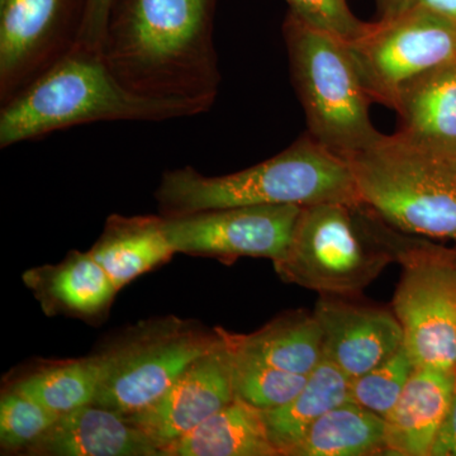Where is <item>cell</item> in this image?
Here are the masks:
<instances>
[{
	"label": "cell",
	"mask_w": 456,
	"mask_h": 456,
	"mask_svg": "<svg viewBox=\"0 0 456 456\" xmlns=\"http://www.w3.org/2000/svg\"><path fill=\"white\" fill-rule=\"evenodd\" d=\"M215 0H114L101 53L132 94L182 117L208 112L221 74L213 41Z\"/></svg>",
	"instance_id": "6da1fadb"
},
{
	"label": "cell",
	"mask_w": 456,
	"mask_h": 456,
	"mask_svg": "<svg viewBox=\"0 0 456 456\" xmlns=\"http://www.w3.org/2000/svg\"><path fill=\"white\" fill-rule=\"evenodd\" d=\"M155 198L163 217L242 206L360 204L346 158L308 134L274 158L227 175L207 176L191 167L167 171Z\"/></svg>",
	"instance_id": "7a4b0ae2"
},
{
	"label": "cell",
	"mask_w": 456,
	"mask_h": 456,
	"mask_svg": "<svg viewBox=\"0 0 456 456\" xmlns=\"http://www.w3.org/2000/svg\"><path fill=\"white\" fill-rule=\"evenodd\" d=\"M0 107L2 149L88 123L180 118L171 108L128 92L110 73L101 50L84 42Z\"/></svg>",
	"instance_id": "3957f363"
},
{
	"label": "cell",
	"mask_w": 456,
	"mask_h": 456,
	"mask_svg": "<svg viewBox=\"0 0 456 456\" xmlns=\"http://www.w3.org/2000/svg\"><path fill=\"white\" fill-rule=\"evenodd\" d=\"M395 259L386 224L364 204L302 207L275 273L320 296L360 297Z\"/></svg>",
	"instance_id": "277c9868"
},
{
	"label": "cell",
	"mask_w": 456,
	"mask_h": 456,
	"mask_svg": "<svg viewBox=\"0 0 456 456\" xmlns=\"http://www.w3.org/2000/svg\"><path fill=\"white\" fill-rule=\"evenodd\" d=\"M360 203L399 232L456 242V161L382 134L347 156Z\"/></svg>",
	"instance_id": "5b68a950"
},
{
	"label": "cell",
	"mask_w": 456,
	"mask_h": 456,
	"mask_svg": "<svg viewBox=\"0 0 456 456\" xmlns=\"http://www.w3.org/2000/svg\"><path fill=\"white\" fill-rule=\"evenodd\" d=\"M284 38L308 134L344 158L377 142L382 134L371 122V99L346 41L312 28L292 14L285 22Z\"/></svg>",
	"instance_id": "8992f818"
},
{
	"label": "cell",
	"mask_w": 456,
	"mask_h": 456,
	"mask_svg": "<svg viewBox=\"0 0 456 456\" xmlns=\"http://www.w3.org/2000/svg\"><path fill=\"white\" fill-rule=\"evenodd\" d=\"M221 342L218 329L167 316L142 321L95 354L99 387L94 404L122 415L139 412Z\"/></svg>",
	"instance_id": "52a82bcc"
},
{
	"label": "cell",
	"mask_w": 456,
	"mask_h": 456,
	"mask_svg": "<svg viewBox=\"0 0 456 456\" xmlns=\"http://www.w3.org/2000/svg\"><path fill=\"white\" fill-rule=\"evenodd\" d=\"M401 281L392 311L416 368L456 370V248L406 239L392 228Z\"/></svg>",
	"instance_id": "ba28073f"
},
{
	"label": "cell",
	"mask_w": 456,
	"mask_h": 456,
	"mask_svg": "<svg viewBox=\"0 0 456 456\" xmlns=\"http://www.w3.org/2000/svg\"><path fill=\"white\" fill-rule=\"evenodd\" d=\"M346 44L369 97L395 110L411 84L455 64L456 23L430 12H408L368 23Z\"/></svg>",
	"instance_id": "9c48e42d"
},
{
	"label": "cell",
	"mask_w": 456,
	"mask_h": 456,
	"mask_svg": "<svg viewBox=\"0 0 456 456\" xmlns=\"http://www.w3.org/2000/svg\"><path fill=\"white\" fill-rule=\"evenodd\" d=\"M86 0H0V106L82 37Z\"/></svg>",
	"instance_id": "30bf717a"
},
{
	"label": "cell",
	"mask_w": 456,
	"mask_h": 456,
	"mask_svg": "<svg viewBox=\"0 0 456 456\" xmlns=\"http://www.w3.org/2000/svg\"><path fill=\"white\" fill-rule=\"evenodd\" d=\"M302 207L242 206L165 218V232L175 253L232 263L240 257L283 256Z\"/></svg>",
	"instance_id": "8fae6325"
},
{
	"label": "cell",
	"mask_w": 456,
	"mask_h": 456,
	"mask_svg": "<svg viewBox=\"0 0 456 456\" xmlns=\"http://www.w3.org/2000/svg\"><path fill=\"white\" fill-rule=\"evenodd\" d=\"M233 399L232 353L221 336L220 344L196 360L154 403L125 416L164 456L165 450Z\"/></svg>",
	"instance_id": "7c38bea8"
},
{
	"label": "cell",
	"mask_w": 456,
	"mask_h": 456,
	"mask_svg": "<svg viewBox=\"0 0 456 456\" xmlns=\"http://www.w3.org/2000/svg\"><path fill=\"white\" fill-rule=\"evenodd\" d=\"M359 298L321 296L314 311L322 331L323 359L350 380L382 364L403 346V331L393 311Z\"/></svg>",
	"instance_id": "4fadbf2b"
},
{
	"label": "cell",
	"mask_w": 456,
	"mask_h": 456,
	"mask_svg": "<svg viewBox=\"0 0 456 456\" xmlns=\"http://www.w3.org/2000/svg\"><path fill=\"white\" fill-rule=\"evenodd\" d=\"M23 455L163 456L154 441L127 417L94 403L60 416Z\"/></svg>",
	"instance_id": "5bb4252c"
},
{
	"label": "cell",
	"mask_w": 456,
	"mask_h": 456,
	"mask_svg": "<svg viewBox=\"0 0 456 456\" xmlns=\"http://www.w3.org/2000/svg\"><path fill=\"white\" fill-rule=\"evenodd\" d=\"M456 391V370L416 368L386 417V455L431 456Z\"/></svg>",
	"instance_id": "9a60e30c"
},
{
	"label": "cell",
	"mask_w": 456,
	"mask_h": 456,
	"mask_svg": "<svg viewBox=\"0 0 456 456\" xmlns=\"http://www.w3.org/2000/svg\"><path fill=\"white\" fill-rule=\"evenodd\" d=\"M397 134L419 149L456 161V62L411 84L395 107Z\"/></svg>",
	"instance_id": "2e32d148"
},
{
	"label": "cell",
	"mask_w": 456,
	"mask_h": 456,
	"mask_svg": "<svg viewBox=\"0 0 456 456\" xmlns=\"http://www.w3.org/2000/svg\"><path fill=\"white\" fill-rule=\"evenodd\" d=\"M23 281L40 301L45 314H64L84 320L107 314L118 292L90 251H71L56 265L28 270Z\"/></svg>",
	"instance_id": "e0dca14e"
},
{
	"label": "cell",
	"mask_w": 456,
	"mask_h": 456,
	"mask_svg": "<svg viewBox=\"0 0 456 456\" xmlns=\"http://www.w3.org/2000/svg\"><path fill=\"white\" fill-rule=\"evenodd\" d=\"M89 251L117 290L176 254L161 215L110 216L103 233Z\"/></svg>",
	"instance_id": "ac0fdd59"
},
{
	"label": "cell",
	"mask_w": 456,
	"mask_h": 456,
	"mask_svg": "<svg viewBox=\"0 0 456 456\" xmlns=\"http://www.w3.org/2000/svg\"><path fill=\"white\" fill-rule=\"evenodd\" d=\"M218 330L236 354L289 373L310 375L323 360L322 331L314 312H284L251 334Z\"/></svg>",
	"instance_id": "d6986e66"
},
{
	"label": "cell",
	"mask_w": 456,
	"mask_h": 456,
	"mask_svg": "<svg viewBox=\"0 0 456 456\" xmlns=\"http://www.w3.org/2000/svg\"><path fill=\"white\" fill-rule=\"evenodd\" d=\"M164 456H281L263 411L236 398L165 450Z\"/></svg>",
	"instance_id": "ffe728a7"
},
{
	"label": "cell",
	"mask_w": 456,
	"mask_h": 456,
	"mask_svg": "<svg viewBox=\"0 0 456 456\" xmlns=\"http://www.w3.org/2000/svg\"><path fill=\"white\" fill-rule=\"evenodd\" d=\"M350 387L349 377L323 359L292 401L274 410L263 411L270 440L279 455H289L318 419L350 401Z\"/></svg>",
	"instance_id": "44dd1931"
},
{
	"label": "cell",
	"mask_w": 456,
	"mask_h": 456,
	"mask_svg": "<svg viewBox=\"0 0 456 456\" xmlns=\"http://www.w3.org/2000/svg\"><path fill=\"white\" fill-rule=\"evenodd\" d=\"M386 419L353 401L318 419L288 456L386 455Z\"/></svg>",
	"instance_id": "7402d4cb"
},
{
	"label": "cell",
	"mask_w": 456,
	"mask_h": 456,
	"mask_svg": "<svg viewBox=\"0 0 456 456\" xmlns=\"http://www.w3.org/2000/svg\"><path fill=\"white\" fill-rule=\"evenodd\" d=\"M98 387L97 360L89 356L38 369L18 380L13 389L62 416L94 403Z\"/></svg>",
	"instance_id": "603a6c76"
},
{
	"label": "cell",
	"mask_w": 456,
	"mask_h": 456,
	"mask_svg": "<svg viewBox=\"0 0 456 456\" xmlns=\"http://www.w3.org/2000/svg\"><path fill=\"white\" fill-rule=\"evenodd\" d=\"M231 353L235 397L257 410L269 411L284 406L307 382L308 375L289 373L245 358L235 351L231 350Z\"/></svg>",
	"instance_id": "cb8c5ba5"
},
{
	"label": "cell",
	"mask_w": 456,
	"mask_h": 456,
	"mask_svg": "<svg viewBox=\"0 0 456 456\" xmlns=\"http://www.w3.org/2000/svg\"><path fill=\"white\" fill-rule=\"evenodd\" d=\"M415 369L412 359L402 346L382 364L351 380L350 401L386 419Z\"/></svg>",
	"instance_id": "d4e9b609"
},
{
	"label": "cell",
	"mask_w": 456,
	"mask_h": 456,
	"mask_svg": "<svg viewBox=\"0 0 456 456\" xmlns=\"http://www.w3.org/2000/svg\"><path fill=\"white\" fill-rule=\"evenodd\" d=\"M59 417L16 389H9L0 402V446L3 452L23 454L50 430Z\"/></svg>",
	"instance_id": "484cf974"
},
{
	"label": "cell",
	"mask_w": 456,
	"mask_h": 456,
	"mask_svg": "<svg viewBox=\"0 0 456 456\" xmlns=\"http://www.w3.org/2000/svg\"><path fill=\"white\" fill-rule=\"evenodd\" d=\"M290 14L305 25L349 42L367 28L354 16L346 0H287Z\"/></svg>",
	"instance_id": "4316f807"
},
{
	"label": "cell",
	"mask_w": 456,
	"mask_h": 456,
	"mask_svg": "<svg viewBox=\"0 0 456 456\" xmlns=\"http://www.w3.org/2000/svg\"><path fill=\"white\" fill-rule=\"evenodd\" d=\"M380 18L425 11L456 23V0H377Z\"/></svg>",
	"instance_id": "83f0119b"
},
{
	"label": "cell",
	"mask_w": 456,
	"mask_h": 456,
	"mask_svg": "<svg viewBox=\"0 0 456 456\" xmlns=\"http://www.w3.org/2000/svg\"><path fill=\"white\" fill-rule=\"evenodd\" d=\"M114 0H86V17L80 42L101 50L108 17Z\"/></svg>",
	"instance_id": "f1b7e54d"
},
{
	"label": "cell",
	"mask_w": 456,
	"mask_h": 456,
	"mask_svg": "<svg viewBox=\"0 0 456 456\" xmlns=\"http://www.w3.org/2000/svg\"><path fill=\"white\" fill-rule=\"evenodd\" d=\"M431 456H456V391L445 419L437 432Z\"/></svg>",
	"instance_id": "f546056e"
}]
</instances>
